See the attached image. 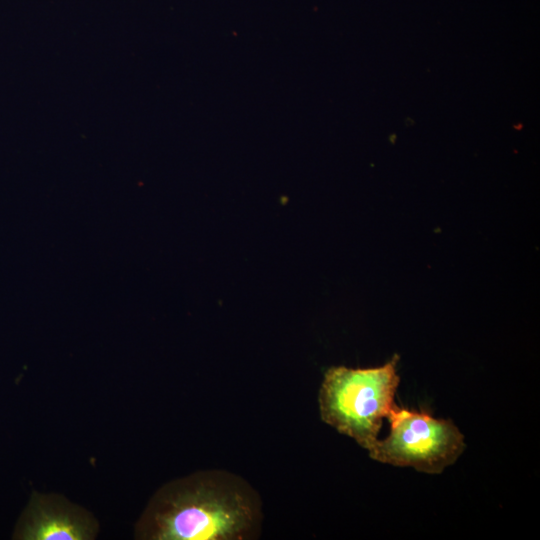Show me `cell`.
<instances>
[{"mask_svg": "<svg viewBox=\"0 0 540 540\" xmlns=\"http://www.w3.org/2000/svg\"><path fill=\"white\" fill-rule=\"evenodd\" d=\"M261 509L255 491L223 471L203 473L165 494L154 511L150 537L159 540L252 538Z\"/></svg>", "mask_w": 540, "mask_h": 540, "instance_id": "obj_1", "label": "cell"}, {"mask_svg": "<svg viewBox=\"0 0 540 540\" xmlns=\"http://www.w3.org/2000/svg\"><path fill=\"white\" fill-rule=\"evenodd\" d=\"M399 357L373 368L331 367L320 387L321 419L368 451L378 440L382 419L396 407Z\"/></svg>", "mask_w": 540, "mask_h": 540, "instance_id": "obj_2", "label": "cell"}, {"mask_svg": "<svg viewBox=\"0 0 540 540\" xmlns=\"http://www.w3.org/2000/svg\"><path fill=\"white\" fill-rule=\"evenodd\" d=\"M387 419L390 424L388 436L378 439L368 451L376 461L439 474L465 449L464 436L450 419L397 406Z\"/></svg>", "mask_w": 540, "mask_h": 540, "instance_id": "obj_3", "label": "cell"}, {"mask_svg": "<svg viewBox=\"0 0 540 540\" xmlns=\"http://www.w3.org/2000/svg\"><path fill=\"white\" fill-rule=\"evenodd\" d=\"M92 537L90 523L80 514L43 498L32 496L14 538L21 540H85Z\"/></svg>", "mask_w": 540, "mask_h": 540, "instance_id": "obj_4", "label": "cell"}]
</instances>
